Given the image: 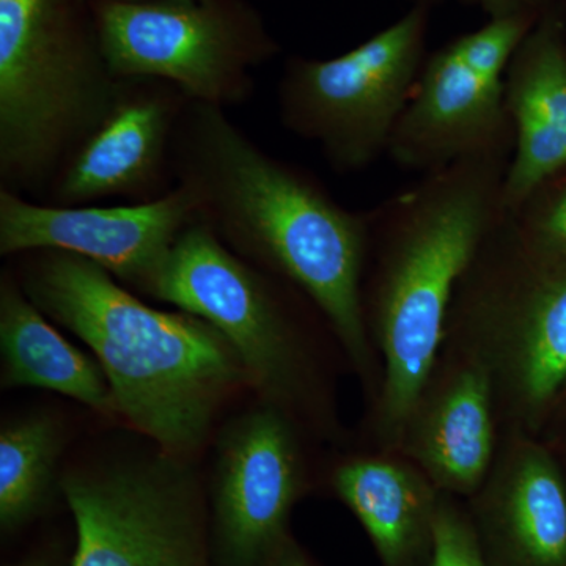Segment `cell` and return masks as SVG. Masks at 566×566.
I'll return each instance as SVG.
<instances>
[{
    "instance_id": "cell-12",
    "label": "cell",
    "mask_w": 566,
    "mask_h": 566,
    "mask_svg": "<svg viewBox=\"0 0 566 566\" xmlns=\"http://www.w3.org/2000/svg\"><path fill=\"white\" fill-rule=\"evenodd\" d=\"M304 463L289 415L264 405L238 417L219 439L216 549L222 566H264L285 542L304 491Z\"/></svg>"
},
{
    "instance_id": "cell-19",
    "label": "cell",
    "mask_w": 566,
    "mask_h": 566,
    "mask_svg": "<svg viewBox=\"0 0 566 566\" xmlns=\"http://www.w3.org/2000/svg\"><path fill=\"white\" fill-rule=\"evenodd\" d=\"M63 433L50 416L11 420L0 430V526L17 531L39 515L57 483Z\"/></svg>"
},
{
    "instance_id": "cell-1",
    "label": "cell",
    "mask_w": 566,
    "mask_h": 566,
    "mask_svg": "<svg viewBox=\"0 0 566 566\" xmlns=\"http://www.w3.org/2000/svg\"><path fill=\"white\" fill-rule=\"evenodd\" d=\"M172 172L199 200L202 222L303 293L357 370L370 374L363 297L370 211L345 208L314 175L260 148L226 109L191 99L175 129Z\"/></svg>"
},
{
    "instance_id": "cell-25",
    "label": "cell",
    "mask_w": 566,
    "mask_h": 566,
    "mask_svg": "<svg viewBox=\"0 0 566 566\" xmlns=\"http://www.w3.org/2000/svg\"><path fill=\"white\" fill-rule=\"evenodd\" d=\"M439 0H415V3H427V6L434 7Z\"/></svg>"
},
{
    "instance_id": "cell-15",
    "label": "cell",
    "mask_w": 566,
    "mask_h": 566,
    "mask_svg": "<svg viewBox=\"0 0 566 566\" xmlns=\"http://www.w3.org/2000/svg\"><path fill=\"white\" fill-rule=\"evenodd\" d=\"M474 497L491 566H566V480L534 434L516 430Z\"/></svg>"
},
{
    "instance_id": "cell-7",
    "label": "cell",
    "mask_w": 566,
    "mask_h": 566,
    "mask_svg": "<svg viewBox=\"0 0 566 566\" xmlns=\"http://www.w3.org/2000/svg\"><path fill=\"white\" fill-rule=\"evenodd\" d=\"M96 31L117 80H159L191 102L241 106L253 71L281 44L249 0H92Z\"/></svg>"
},
{
    "instance_id": "cell-6",
    "label": "cell",
    "mask_w": 566,
    "mask_h": 566,
    "mask_svg": "<svg viewBox=\"0 0 566 566\" xmlns=\"http://www.w3.org/2000/svg\"><path fill=\"white\" fill-rule=\"evenodd\" d=\"M431 9L415 3L337 57L286 59L277 85L282 126L315 144L334 172H363L389 150L428 57Z\"/></svg>"
},
{
    "instance_id": "cell-23",
    "label": "cell",
    "mask_w": 566,
    "mask_h": 566,
    "mask_svg": "<svg viewBox=\"0 0 566 566\" xmlns=\"http://www.w3.org/2000/svg\"><path fill=\"white\" fill-rule=\"evenodd\" d=\"M264 566H312L292 539L286 538Z\"/></svg>"
},
{
    "instance_id": "cell-9",
    "label": "cell",
    "mask_w": 566,
    "mask_h": 566,
    "mask_svg": "<svg viewBox=\"0 0 566 566\" xmlns=\"http://www.w3.org/2000/svg\"><path fill=\"white\" fill-rule=\"evenodd\" d=\"M539 18H491L428 55L390 139V159L423 175L474 156H513L505 71Z\"/></svg>"
},
{
    "instance_id": "cell-5",
    "label": "cell",
    "mask_w": 566,
    "mask_h": 566,
    "mask_svg": "<svg viewBox=\"0 0 566 566\" xmlns=\"http://www.w3.org/2000/svg\"><path fill=\"white\" fill-rule=\"evenodd\" d=\"M493 376L516 430L536 434L566 389V248L504 212L458 283L446 337Z\"/></svg>"
},
{
    "instance_id": "cell-18",
    "label": "cell",
    "mask_w": 566,
    "mask_h": 566,
    "mask_svg": "<svg viewBox=\"0 0 566 566\" xmlns=\"http://www.w3.org/2000/svg\"><path fill=\"white\" fill-rule=\"evenodd\" d=\"M0 352L3 389L36 387L73 398L104 417L118 416L98 360L70 344L11 274L0 279Z\"/></svg>"
},
{
    "instance_id": "cell-21",
    "label": "cell",
    "mask_w": 566,
    "mask_h": 566,
    "mask_svg": "<svg viewBox=\"0 0 566 566\" xmlns=\"http://www.w3.org/2000/svg\"><path fill=\"white\" fill-rule=\"evenodd\" d=\"M510 214L543 240L566 248V167L539 185Z\"/></svg>"
},
{
    "instance_id": "cell-4",
    "label": "cell",
    "mask_w": 566,
    "mask_h": 566,
    "mask_svg": "<svg viewBox=\"0 0 566 566\" xmlns=\"http://www.w3.org/2000/svg\"><path fill=\"white\" fill-rule=\"evenodd\" d=\"M123 84L92 0H0V189L41 202Z\"/></svg>"
},
{
    "instance_id": "cell-20",
    "label": "cell",
    "mask_w": 566,
    "mask_h": 566,
    "mask_svg": "<svg viewBox=\"0 0 566 566\" xmlns=\"http://www.w3.org/2000/svg\"><path fill=\"white\" fill-rule=\"evenodd\" d=\"M427 566H491L474 521L447 494L441 495L436 513L433 546Z\"/></svg>"
},
{
    "instance_id": "cell-2",
    "label": "cell",
    "mask_w": 566,
    "mask_h": 566,
    "mask_svg": "<svg viewBox=\"0 0 566 566\" xmlns=\"http://www.w3.org/2000/svg\"><path fill=\"white\" fill-rule=\"evenodd\" d=\"M512 155L464 158L423 174L370 211L363 297L385 357L376 433L397 452L446 342L458 283L504 216Z\"/></svg>"
},
{
    "instance_id": "cell-22",
    "label": "cell",
    "mask_w": 566,
    "mask_h": 566,
    "mask_svg": "<svg viewBox=\"0 0 566 566\" xmlns=\"http://www.w3.org/2000/svg\"><path fill=\"white\" fill-rule=\"evenodd\" d=\"M463 2L482 10L488 20H491V18L516 17V14L539 17L557 0H463Z\"/></svg>"
},
{
    "instance_id": "cell-27",
    "label": "cell",
    "mask_w": 566,
    "mask_h": 566,
    "mask_svg": "<svg viewBox=\"0 0 566 566\" xmlns=\"http://www.w3.org/2000/svg\"><path fill=\"white\" fill-rule=\"evenodd\" d=\"M120 2H125V0H120Z\"/></svg>"
},
{
    "instance_id": "cell-10",
    "label": "cell",
    "mask_w": 566,
    "mask_h": 566,
    "mask_svg": "<svg viewBox=\"0 0 566 566\" xmlns=\"http://www.w3.org/2000/svg\"><path fill=\"white\" fill-rule=\"evenodd\" d=\"M73 566H208L202 502L182 458L77 469L61 480Z\"/></svg>"
},
{
    "instance_id": "cell-14",
    "label": "cell",
    "mask_w": 566,
    "mask_h": 566,
    "mask_svg": "<svg viewBox=\"0 0 566 566\" xmlns=\"http://www.w3.org/2000/svg\"><path fill=\"white\" fill-rule=\"evenodd\" d=\"M457 348L461 353L438 365L420 394L397 453L412 461L439 493L474 497L495 461L497 397L479 354Z\"/></svg>"
},
{
    "instance_id": "cell-24",
    "label": "cell",
    "mask_w": 566,
    "mask_h": 566,
    "mask_svg": "<svg viewBox=\"0 0 566 566\" xmlns=\"http://www.w3.org/2000/svg\"><path fill=\"white\" fill-rule=\"evenodd\" d=\"M557 415H566V389L564 395H562L560 401H558L556 416Z\"/></svg>"
},
{
    "instance_id": "cell-17",
    "label": "cell",
    "mask_w": 566,
    "mask_h": 566,
    "mask_svg": "<svg viewBox=\"0 0 566 566\" xmlns=\"http://www.w3.org/2000/svg\"><path fill=\"white\" fill-rule=\"evenodd\" d=\"M335 494L357 517L382 566H423L442 493L400 453L357 457L333 475Z\"/></svg>"
},
{
    "instance_id": "cell-11",
    "label": "cell",
    "mask_w": 566,
    "mask_h": 566,
    "mask_svg": "<svg viewBox=\"0 0 566 566\" xmlns=\"http://www.w3.org/2000/svg\"><path fill=\"white\" fill-rule=\"evenodd\" d=\"M200 221L199 200L182 185L153 202L84 207H55L0 189V255L71 253L150 296L175 244Z\"/></svg>"
},
{
    "instance_id": "cell-3",
    "label": "cell",
    "mask_w": 566,
    "mask_h": 566,
    "mask_svg": "<svg viewBox=\"0 0 566 566\" xmlns=\"http://www.w3.org/2000/svg\"><path fill=\"white\" fill-rule=\"evenodd\" d=\"M24 255L22 290L51 322L92 349L118 416L167 455L185 458L200 449L223 401L248 382L232 345L199 316L145 304L81 256Z\"/></svg>"
},
{
    "instance_id": "cell-26",
    "label": "cell",
    "mask_w": 566,
    "mask_h": 566,
    "mask_svg": "<svg viewBox=\"0 0 566 566\" xmlns=\"http://www.w3.org/2000/svg\"><path fill=\"white\" fill-rule=\"evenodd\" d=\"M10 566H43V565L32 564V562H28V564H18V565H10Z\"/></svg>"
},
{
    "instance_id": "cell-8",
    "label": "cell",
    "mask_w": 566,
    "mask_h": 566,
    "mask_svg": "<svg viewBox=\"0 0 566 566\" xmlns=\"http://www.w3.org/2000/svg\"><path fill=\"white\" fill-rule=\"evenodd\" d=\"M151 297L199 316L232 345L248 385L289 415L307 394L300 326L262 268L233 252L211 227L192 223L177 241Z\"/></svg>"
},
{
    "instance_id": "cell-13",
    "label": "cell",
    "mask_w": 566,
    "mask_h": 566,
    "mask_svg": "<svg viewBox=\"0 0 566 566\" xmlns=\"http://www.w3.org/2000/svg\"><path fill=\"white\" fill-rule=\"evenodd\" d=\"M188 103L169 82L125 80L109 114L62 167L41 202L142 203L172 191V140Z\"/></svg>"
},
{
    "instance_id": "cell-16",
    "label": "cell",
    "mask_w": 566,
    "mask_h": 566,
    "mask_svg": "<svg viewBox=\"0 0 566 566\" xmlns=\"http://www.w3.org/2000/svg\"><path fill=\"white\" fill-rule=\"evenodd\" d=\"M505 106L515 148L505 175L504 208L515 212L566 167V22L558 0L506 66Z\"/></svg>"
}]
</instances>
